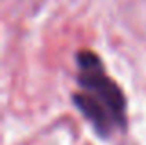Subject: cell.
<instances>
[{"mask_svg":"<svg viewBox=\"0 0 146 145\" xmlns=\"http://www.w3.org/2000/svg\"><path fill=\"white\" fill-rule=\"evenodd\" d=\"M78 63V84L82 93L87 95L93 102L102 106L107 113L115 119L117 127L124 130L126 119V97L122 89L106 75L102 62L93 50H80L76 54Z\"/></svg>","mask_w":146,"mask_h":145,"instance_id":"6da1fadb","label":"cell"}]
</instances>
